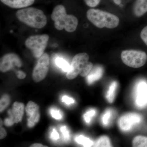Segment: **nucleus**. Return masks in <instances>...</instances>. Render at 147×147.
<instances>
[{"instance_id":"nucleus-14","label":"nucleus","mask_w":147,"mask_h":147,"mask_svg":"<svg viewBox=\"0 0 147 147\" xmlns=\"http://www.w3.org/2000/svg\"><path fill=\"white\" fill-rule=\"evenodd\" d=\"M133 13L137 17H141L147 12V0H136L133 6Z\"/></svg>"},{"instance_id":"nucleus-11","label":"nucleus","mask_w":147,"mask_h":147,"mask_svg":"<svg viewBox=\"0 0 147 147\" xmlns=\"http://www.w3.org/2000/svg\"><path fill=\"white\" fill-rule=\"evenodd\" d=\"M136 105L140 108L147 105V84L142 82L137 85L136 91Z\"/></svg>"},{"instance_id":"nucleus-18","label":"nucleus","mask_w":147,"mask_h":147,"mask_svg":"<svg viewBox=\"0 0 147 147\" xmlns=\"http://www.w3.org/2000/svg\"><path fill=\"white\" fill-rule=\"evenodd\" d=\"M55 63L57 66L64 71L67 72L70 69V65H69L67 61L63 58H57L55 60Z\"/></svg>"},{"instance_id":"nucleus-16","label":"nucleus","mask_w":147,"mask_h":147,"mask_svg":"<svg viewBox=\"0 0 147 147\" xmlns=\"http://www.w3.org/2000/svg\"><path fill=\"white\" fill-rule=\"evenodd\" d=\"M117 87V83L114 82L111 84L109 87V90L106 94V98L110 103H112L114 101L115 96L116 90Z\"/></svg>"},{"instance_id":"nucleus-12","label":"nucleus","mask_w":147,"mask_h":147,"mask_svg":"<svg viewBox=\"0 0 147 147\" xmlns=\"http://www.w3.org/2000/svg\"><path fill=\"white\" fill-rule=\"evenodd\" d=\"M24 111V103L19 102H14L12 106V110L8 111L9 118L13 119L15 123H18L22 121Z\"/></svg>"},{"instance_id":"nucleus-15","label":"nucleus","mask_w":147,"mask_h":147,"mask_svg":"<svg viewBox=\"0 0 147 147\" xmlns=\"http://www.w3.org/2000/svg\"><path fill=\"white\" fill-rule=\"evenodd\" d=\"M103 72L102 68L100 67H95L92 69L87 77V82L89 84H91L101 78Z\"/></svg>"},{"instance_id":"nucleus-13","label":"nucleus","mask_w":147,"mask_h":147,"mask_svg":"<svg viewBox=\"0 0 147 147\" xmlns=\"http://www.w3.org/2000/svg\"><path fill=\"white\" fill-rule=\"evenodd\" d=\"M4 4L11 8L18 9L27 7L34 3L35 0H1Z\"/></svg>"},{"instance_id":"nucleus-32","label":"nucleus","mask_w":147,"mask_h":147,"mask_svg":"<svg viewBox=\"0 0 147 147\" xmlns=\"http://www.w3.org/2000/svg\"><path fill=\"white\" fill-rule=\"evenodd\" d=\"M7 136V132L5 129L1 127L0 129V139H4Z\"/></svg>"},{"instance_id":"nucleus-30","label":"nucleus","mask_w":147,"mask_h":147,"mask_svg":"<svg viewBox=\"0 0 147 147\" xmlns=\"http://www.w3.org/2000/svg\"><path fill=\"white\" fill-rule=\"evenodd\" d=\"M15 123L14 121L10 118L6 119L5 120L4 124L6 126H11Z\"/></svg>"},{"instance_id":"nucleus-3","label":"nucleus","mask_w":147,"mask_h":147,"mask_svg":"<svg viewBox=\"0 0 147 147\" xmlns=\"http://www.w3.org/2000/svg\"><path fill=\"white\" fill-rule=\"evenodd\" d=\"M86 16L88 20L99 28H115L119 23L117 16L99 9H90L87 11Z\"/></svg>"},{"instance_id":"nucleus-4","label":"nucleus","mask_w":147,"mask_h":147,"mask_svg":"<svg viewBox=\"0 0 147 147\" xmlns=\"http://www.w3.org/2000/svg\"><path fill=\"white\" fill-rule=\"evenodd\" d=\"M122 61L129 67L138 68L144 65L147 61L146 53L136 50H124L121 54Z\"/></svg>"},{"instance_id":"nucleus-9","label":"nucleus","mask_w":147,"mask_h":147,"mask_svg":"<svg viewBox=\"0 0 147 147\" xmlns=\"http://www.w3.org/2000/svg\"><path fill=\"white\" fill-rule=\"evenodd\" d=\"M142 120V117L139 114L128 113L121 117L119 121V126L122 131H129L133 125L141 122Z\"/></svg>"},{"instance_id":"nucleus-22","label":"nucleus","mask_w":147,"mask_h":147,"mask_svg":"<svg viewBox=\"0 0 147 147\" xmlns=\"http://www.w3.org/2000/svg\"><path fill=\"white\" fill-rule=\"evenodd\" d=\"M113 112L110 109L106 110L102 116V124L105 126H107L110 122L111 117L113 116Z\"/></svg>"},{"instance_id":"nucleus-17","label":"nucleus","mask_w":147,"mask_h":147,"mask_svg":"<svg viewBox=\"0 0 147 147\" xmlns=\"http://www.w3.org/2000/svg\"><path fill=\"white\" fill-rule=\"evenodd\" d=\"M132 146L135 147H147V137L137 136L132 141Z\"/></svg>"},{"instance_id":"nucleus-25","label":"nucleus","mask_w":147,"mask_h":147,"mask_svg":"<svg viewBox=\"0 0 147 147\" xmlns=\"http://www.w3.org/2000/svg\"><path fill=\"white\" fill-rule=\"evenodd\" d=\"M61 131L62 133L65 140L66 141H68L70 139L69 131L65 126H62L61 128Z\"/></svg>"},{"instance_id":"nucleus-31","label":"nucleus","mask_w":147,"mask_h":147,"mask_svg":"<svg viewBox=\"0 0 147 147\" xmlns=\"http://www.w3.org/2000/svg\"><path fill=\"white\" fill-rule=\"evenodd\" d=\"M16 74L18 79H25L26 76V74L24 73V71H20V70L16 71Z\"/></svg>"},{"instance_id":"nucleus-28","label":"nucleus","mask_w":147,"mask_h":147,"mask_svg":"<svg viewBox=\"0 0 147 147\" xmlns=\"http://www.w3.org/2000/svg\"><path fill=\"white\" fill-rule=\"evenodd\" d=\"M63 102H65L66 104H72L74 102V99L71 98L69 97L68 96H64L62 98Z\"/></svg>"},{"instance_id":"nucleus-33","label":"nucleus","mask_w":147,"mask_h":147,"mask_svg":"<svg viewBox=\"0 0 147 147\" xmlns=\"http://www.w3.org/2000/svg\"><path fill=\"white\" fill-rule=\"evenodd\" d=\"M30 147H47L46 146H43L41 144H32L31 145Z\"/></svg>"},{"instance_id":"nucleus-7","label":"nucleus","mask_w":147,"mask_h":147,"mask_svg":"<svg viewBox=\"0 0 147 147\" xmlns=\"http://www.w3.org/2000/svg\"><path fill=\"white\" fill-rule=\"evenodd\" d=\"M50 58L46 53L39 57L37 63L34 69L32 72V78L35 82H41L47 76L49 69Z\"/></svg>"},{"instance_id":"nucleus-26","label":"nucleus","mask_w":147,"mask_h":147,"mask_svg":"<svg viewBox=\"0 0 147 147\" xmlns=\"http://www.w3.org/2000/svg\"><path fill=\"white\" fill-rule=\"evenodd\" d=\"M51 114L53 118L57 120L61 119L62 117L60 112L59 110L55 109L51 110Z\"/></svg>"},{"instance_id":"nucleus-19","label":"nucleus","mask_w":147,"mask_h":147,"mask_svg":"<svg viewBox=\"0 0 147 147\" xmlns=\"http://www.w3.org/2000/svg\"><path fill=\"white\" fill-rule=\"evenodd\" d=\"M75 141L78 144L84 146V147H91L93 145V142L91 140L84 137L83 135H79L75 138Z\"/></svg>"},{"instance_id":"nucleus-29","label":"nucleus","mask_w":147,"mask_h":147,"mask_svg":"<svg viewBox=\"0 0 147 147\" xmlns=\"http://www.w3.org/2000/svg\"><path fill=\"white\" fill-rule=\"evenodd\" d=\"M51 139H53L54 141L58 140L59 138V133L57 132L55 129H53V131L51 133Z\"/></svg>"},{"instance_id":"nucleus-21","label":"nucleus","mask_w":147,"mask_h":147,"mask_svg":"<svg viewBox=\"0 0 147 147\" xmlns=\"http://www.w3.org/2000/svg\"><path fill=\"white\" fill-rule=\"evenodd\" d=\"M10 103V98L8 94H4L3 96L0 100V112L2 113Z\"/></svg>"},{"instance_id":"nucleus-34","label":"nucleus","mask_w":147,"mask_h":147,"mask_svg":"<svg viewBox=\"0 0 147 147\" xmlns=\"http://www.w3.org/2000/svg\"><path fill=\"white\" fill-rule=\"evenodd\" d=\"M115 3L117 5H120L121 3V0H113Z\"/></svg>"},{"instance_id":"nucleus-20","label":"nucleus","mask_w":147,"mask_h":147,"mask_svg":"<svg viewBox=\"0 0 147 147\" xmlns=\"http://www.w3.org/2000/svg\"><path fill=\"white\" fill-rule=\"evenodd\" d=\"M95 147H111L110 139L106 136H102L96 140Z\"/></svg>"},{"instance_id":"nucleus-10","label":"nucleus","mask_w":147,"mask_h":147,"mask_svg":"<svg viewBox=\"0 0 147 147\" xmlns=\"http://www.w3.org/2000/svg\"><path fill=\"white\" fill-rule=\"evenodd\" d=\"M26 111L28 117V126L31 128L38 123L40 118L39 106L33 101H29L26 107Z\"/></svg>"},{"instance_id":"nucleus-8","label":"nucleus","mask_w":147,"mask_h":147,"mask_svg":"<svg viewBox=\"0 0 147 147\" xmlns=\"http://www.w3.org/2000/svg\"><path fill=\"white\" fill-rule=\"evenodd\" d=\"M22 65V61L18 55L14 53H8L1 58L0 70L1 72H5L10 70L14 66L20 67Z\"/></svg>"},{"instance_id":"nucleus-27","label":"nucleus","mask_w":147,"mask_h":147,"mask_svg":"<svg viewBox=\"0 0 147 147\" xmlns=\"http://www.w3.org/2000/svg\"><path fill=\"white\" fill-rule=\"evenodd\" d=\"M140 37L142 40L147 45V26L142 30L140 34Z\"/></svg>"},{"instance_id":"nucleus-5","label":"nucleus","mask_w":147,"mask_h":147,"mask_svg":"<svg viewBox=\"0 0 147 147\" xmlns=\"http://www.w3.org/2000/svg\"><path fill=\"white\" fill-rule=\"evenodd\" d=\"M49 39V36L46 34L31 36L26 40L25 45L35 57L39 58L44 53Z\"/></svg>"},{"instance_id":"nucleus-1","label":"nucleus","mask_w":147,"mask_h":147,"mask_svg":"<svg viewBox=\"0 0 147 147\" xmlns=\"http://www.w3.org/2000/svg\"><path fill=\"white\" fill-rule=\"evenodd\" d=\"M51 17L55 22V28L58 30L64 29L66 31L72 32L75 31L78 26L77 18L74 15L67 14L65 7L61 5L55 7Z\"/></svg>"},{"instance_id":"nucleus-6","label":"nucleus","mask_w":147,"mask_h":147,"mask_svg":"<svg viewBox=\"0 0 147 147\" xmlns=\"http://www.w3.org/2000/svg\"><path fill=\"white\" fill-rule=\"evenodd\" d=\"M89 56L86 53L77 54L74 57L70 68L67 74V77L69 79H75L85 68L89 62Z\"/></svg>"},{"instance_id":"nucleus-2","label":"nucleus","mask_w":147,"mask_h":147,"mask_svg":"<svg viewBox=\"0 0 147 147\" xmlns=\"http://www.w3.org/2000/svg\"><path fill=\"white\" fill-rule=\"evenodd\" d=\"M16 16L21 22L34 28H42L47 23V17L44 12L34 7H28L17 11Z\"/></svg>"},{"instance_id":"nucleus-24","label":"nucleus","mask_w":147,"mask_h":147,"mask_svg":"<svg viewBox=\"0 0 147 147\" xmlns=\"http://www.w3.org/2000/svg\"><path fill=\"white\" fill-rule=\"evenodd\" d=\"M86 5L91 7L97 6L100 1V0H84Z\"/></svg>"},{"instance_id":"nucleus-23","label":"nucleus","mask_w":147,"mask_h":147,"mask_svg":"<svg viewBox=\"0 0 147 147\" xmlns=\"http://www.w3.org/2000/svg\"><path fill=\"white\" fill-rule=\"evenodd\" d=\"M96 111L94 110H91L87 112L84 115V120L87 123H90L92 118L95 115Z\"/></svg>"}]
</instances>
